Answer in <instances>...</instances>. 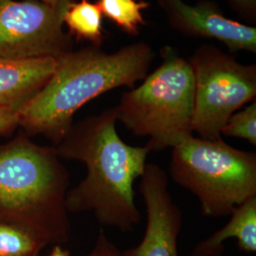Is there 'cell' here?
<instances>
[{
	"mask_svg": "<svg viewBox=\"0 0 256 256\" xmlns=\"http://www.w3.org/2000/svg\"><path fill=\"white\" fill-rule=\"evenodd\" d=\"M116 108L74 124L55 146L62 160L82 162L86 178L66 194L68 212H93L98 222L122 232L142 220L134 183L144 173L150 150L132 146L118 134Z\"/></svg>",
	"mask_w": 256,
	"mask_h": 256,
	"instance_id": "1",
	"label": "cell"
},
{
	"mask_svg": "<svg viewBox=\"0 0 256 256\" xmlns=\"http://www.w3.org/2000/svg\"><path fill=\"white\" fill-rule=\"evenodd\" d=\"M153 58L151 48L144 43L114 54L84 50L58 57L46 84L18 110L19 126L28 134L46 137L56 146L82 106L106 92L131 88L144 80Z\"/></svg>",
	"mask_w": 256,
	"mask_h": 256,
	"instance_id": "2",
	"label": "cell"
},
{
	"mask_svg": "<svg viewBox=\"0 0 256 256\" xmlns=\"http://www.w3.org/2000/svg\"><path fill=\"white\" fill-rule=\"evenodd\" d=\"M55 146L18 136L0 147V220L26 230L46 246L70 238V176Z\"/></svg>",
	"mask_w": 256,
	"mask_h": 256,
	"instance_id": "3",
	"label": "cell"
},
{
	"mask_svg": "<svg viewBox=\"0 0 256 256\" xmlns=\"http://www.w3.org/2000/svg\"><path fill=\"white\" fill-rule=\"evenodd\" d=\"M194 82L189 61L167 50L164 63L137 88L122 95L117 117L150 152L174 148L192 136Z\"/></svg>",
	"mask_w": 256,
	"mask_h": 256,
	"instance_id": "4",
	"label": "cell"
},
{
	"mask_svg": "<svg viewBox=\"0 0 256 256\" xmlns=\"http://www.w3.org/2000/svg\"><path fill=\"white\" fill-rule=\"evenodd\" d=\"M172 149L171 176L196 196L203 216H227L256 196V152L194 136Z\"/></svg>",
	"mask_w": 256,
	"mask_h": 256,
	"instance_id": "5",
	"label": "cell"
},
{
	"mask_svg": "<svg viewBox=\"0 0 256 256\" xmlns=\"http://www.w3.org/2000/svg\"><path fill=\"white\" fill-rule=\"evenodd\" d=\"M189 63L194 82L192 132L218 140L230 117L254 100L256 66L240 64L214 48H202Z\"/></svg>",
	"mask_w": 256,
	"mask_h": 256,
	"instance_id": "6",
	"label": "cell"
},
{
	"mask_svg": "<svg viewBox=\"0 0 256 256\" xmlns=\"http://www.w3.org/2000/svg\"><path fill=\"white\" fill-rule=\"evenodd\" d=\"M70 2L52 6L40 0H0V57L58 58L70 52V39L63 30Z\"/></svg>",
	"mask_w": 256,
	"mask_h": 256,
	"instance_id": "7",
	"label": "cell"
},
{
	"mask_svg": "<svg viewBox=\"0 0 256 256\" xmlns=\"http://www.w3.org/2000/svg\"><path fill=\"white\" fill-rule=\"evenodd\" d=\"M140 192L146 210V228L138 246L124 252L122 256H178L182 212L169 192L164 169L147 164L140 176Z\"/></svg>",
	"mask_w": 256,
	"mask_h": 256,
	"instance_id": "8",
	"label": "cell"
},
{
	"mask_svg": "<svg viewBox=\"0 0 256 256\" xmlns=\"http://www.w3.org/2000/svg\"><path fill=\"white\" fill-rule=\"evenodd\" d=\"M176 28L192 36L216 39L234 50L256 52V28L227 18L209 3L158 0Z\"/></svg>",
	"mask_w": 256,
	"mask_h": 256,
	"instance_id": "9",
	"label": "cell"
},
{
	"mask_svg": "<svg viewBox=\"0 0 256 256\" xmlns=\"http://www.w3.org/2000/svg\"><path fill=\"white\" fill-rule=\"evenodd\" d=\"M57 59L0 57V108L18 112L46 84L54 72Z\"/></svg>",
	"mask_w": 256,
	"mask_h": 256,
	"instance_id": "10",
	"label": "cell"
},
{
	"mask_svg": "<svg viewBox=\"0 0 256 256\" xmlns=\"http://www.w3.org/2000/svg\"><path fill=\"white\" fill-rule=\"evenodd\" d=\"M230 216L223 228L194 247L192 256H220L224 252L223 243L230 238H236L243 252H256V196L236 207Z\"/></svg>",
	"mask_w": 256,
	"mask_h": 256,
	"instance_id": "11",
	"label": "cell"
},
{
	"mask_svg": "<svg viewBox=\"0 0 256 256\" xmlns=\"http://www.w3.org/2000/svg\"><path fill=\"white\" fill-rule=\"evenodd\" d=\"M64 24L78 38L99 46L104 40L102 14L96 3L90 0H70L63 16Z\"/></svg>",
	"mask_w": 256,
	"mask_h": 256,
	"instance_id": "12",
	"label": "cell"
},
{
	"mask_svg": "<svg viewBox=\"0 0 256 256\" xmlns=\"http://www.w3.org/2000/svg\"><path fill=\"white\" fill-rule=\"evenodd\" d=\"M98 8L102 16L111 20L128 34H138L140 25L146 21L142 10L149 4L138 0H97Z\"/></svg>",
	"mask_w": 256,
	"mask_h": 256,
	"instance_id": "13",
	"label": "cell"
},
{
	"mask_svg": "<svg viewBox=\"0 0 256 256\" xmlns=\"http://www.w3.org/2000/svg\"><path fill=\"white\" fill-rule=\"evenodd\" d=\"M45 247L30 232L0 220V256H39Z\"/></svg>",
	"mask_w": 256,
	"mask_h": 256,
	"instance_id": "14",
	"label": "cell"
},
{
	"mask_svg": "<svg viewBox=\"0 0 256 256\" xmlns=\"http://www.w3.org/2000/svg\"><path fill=\"white\" fill-rule=\"evenodd\" d=\"M221 136L246 140L256 146V102L234 113L222 128Z\"/></svg>",
	"mask_w": 256,
	"mask_h": 256,
	"instance_id": "15",
	"label": "cell"
},
{
	"mask_svg": "<svg viewBox=\"0 0 256 256\" xmlns=\"http://www.w3.org/2000/svg\"><path fill=\"white\" fill-rule=\"evenodd\" d=\"M84 256H122V252L110 241L102 230H100L94 247Z\"/></svg>",
	"mask_w": 256,
	"mask_h": 256,
	"instance_id": "16",
	"label": "cell"
},
{
	"mask_svg": "<svg viewBox=\"0 0 256 256\" xmlns=\"http://www.w3.org/2000/svg\"><path fill=\"white\" fill-rule=\"evenodd\" d=\"M19 126L18 111L7 108H0V135L5 134L12 128Z\"/></svg>",
	"mask_w": 256,
	"mask_h": 256,
	"instance_id": "17",
	"label": "cell"
},
{
	"mask_svg": "<svg viewBox=\"0 0 256 256\" xmlns=\"http://www.w3.org/2000/svg\"><path fill=\"white\" fill-rule=\"evenodd\" d=\"M239 9L246 10V12H252L256 9V0H230Z\"/></svg>",
	"mask_w": 256,
	"mask_h": 256,
	"instance_id": "18",
	"label": "cell"
},
{
	"mask_svg": "<svg viewBox=\"0 0 256 256\" xmlns=\"http://www.w3.org/2000/svg\"><path fill=\"white\" fill-rule=\"evenodd\" d=\"M48 256H70V254L61 245H55Z\"/></svg>",
	"mask_w": 256,
	"mask_h": 256,
	"instance_id": "19",
	"label": "cell"
},
{
	"mask_svg": "<svg viewBox=\"0 0 256 256\" xmlns=\"http://www.w3.org/2000/svg\"><path fill=\"white\" fill-rule=\"evenodd\" d=\"M40 1H42V2H44V3H46V4H48V5L55 6V5H57L61 0H40Z\"/></svg>",
	"mask_w": 256,
	"mask_h": 256,
	"instance_id": "20",
	"label": "cell"
}]
</instances>
